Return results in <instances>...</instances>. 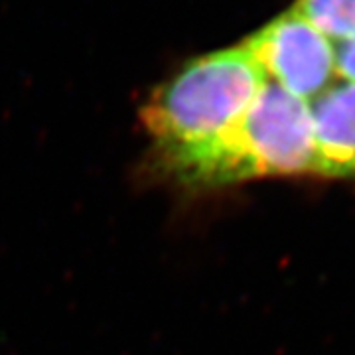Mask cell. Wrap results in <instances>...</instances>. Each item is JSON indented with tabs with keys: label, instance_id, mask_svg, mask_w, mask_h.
Returning a JSON list of instances; mask_svg holds the SVG:
<instances>
[{
	"label": "cell",
	"instance_id": "cell-1",
	"mask_svg": "<svg viewBox=\"0 0 355 355\" xmlns=\"http://www.w3.org/2000/svg\"><path fill=\"white\" fill-rule=\"evenodd\" d=\"M266 83L245 42L200 55L160 83L140 109L160 174L205 190L211 166Z\"/></svg>",
	"mask_w": 355,
	"mask_h": 355
},
{
	"label": "cell",
	"instance_id": "cell-2",
	"mask_svg": "<svg viewBox=\"0 0 355 355\" xmlns=\"http://www.w3.org/2000/svg\"><path fill=\"white\" fill-rule=\"evenodd\" d=\"M316 176L310 103L266 83L235 135L219 153L205 190L257 178Z\"/></svg>",
	"mask_w": 355,
	"mask_h": 355
},
{
	"label": "cell",
	"instance_id": "cell-3",
	"mask_svg": "<svg viewBox=\"0 0 355 355\" xmlns=\"http://www.w3.org/2000/svg\"><path fill=\"white\" fill-rule=\"evenodd\" d=\"M245 44L266 81L298 99L316 101L338 77V48L294 6L266 22Z\"/></svg>",
	"mask_w": 355,
	"mask_h": 355
},
{
	"label": "cell",
	"instance_id": "cell-4",
	"mask_svg": "<svg viewBox=\"0 0 355 355\" xmlns=\"http://www.w3.org/2000/svg\"><path fill=\"white\" fill-rule=\"evenodd\" d=\"M316 176L355 180V81L334 83L310 103Z\"/></svg>",
	"mask_w": 355,
	"mask_h": 355
},
{
	"label": "cell",
	"instance_id": "cell-5",
	"mask_svg": "<svg viewBox=\"0 0 355 355\" xmlns=\"http://www.w3.org/2000/svg\"><path fill=\"white\" fill-rule=\"evenodd\" d=\"M294 8L331 42L355 36V0H298Z\"/></svg>",
	"mask_w": 355,
	"mask_h": 355
},
{
	"label": "cell",
	"instance_id": "cell-6",
	"mask_svg": "<svg viewBox=\"0 0 355 355\" xmlns=\"http://www.w3.org/2000/svg\"><path fill=\"white\" fill-rule=\"evenodd\" d=\"M336 67L342 81H355V36L340 44L336 51Z\"/></svg>",
	"mask_w": 355,
	"mask_h": 355
}]
</instances>
